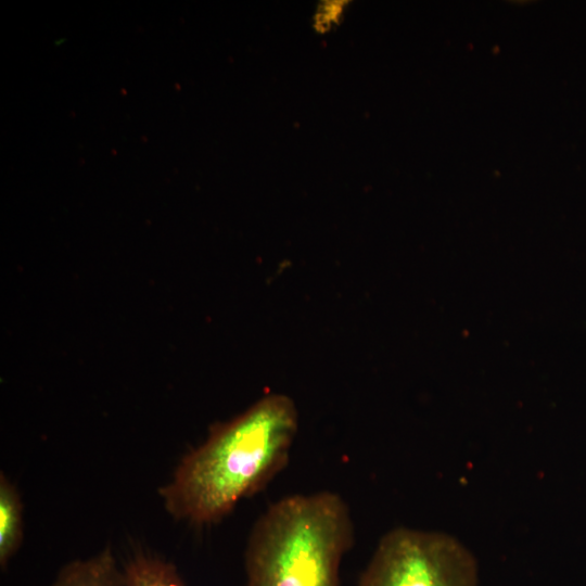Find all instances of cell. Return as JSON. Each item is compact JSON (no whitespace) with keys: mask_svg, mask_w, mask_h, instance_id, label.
I'll return each mask as SVG.
<instances>
[{"mask_svg":"<svg viewBox=\"0 0 586 586\" xmlns=\"http://www.w3.org/2000/svg\"><path fill=\"white\" fill-rule=\"evenodd\" d=\"M124 569L117 564L110 546L87 559H76L62 566L50 586H124Z\"/></svg>","mask_w":586,"mask_h":586,"instance_id":"cell-4","label":"cell"},{"mask_svg":"<svg viewBox=\"0 0 586 586\" xmlns=\"http://www.w3.org/2000/svg\"><path fill=\"white\" fill-rule=\"evenodd\" d=\"M358 586H479L477 564L449 534L395 527L380 538Z\"/></svg>","mask_w":586,"mask_h":586,"instance_id":"cell-3","label":"cell"},{"mask_svg":"<svg viewBox=\"0 0 586 586\" xmlns=\"http://www.w3.org/2000/svg\"><path fill=\"white\" fill-rule=\"evenodd\" d=\"M297 430L296 406L283 394L265 395L234 419L212 426L160 487L166 511L194 526L219 522L286 467Z\"/></svg>","mask_w":586,"mask_h":586,"instance_id":"cell-1","label":"cell"},{"mask_svg":"<svg viewBox=\"0 0 586 586\" xmlns=\"http://www.w3.org/2000/svg\"><path fill=\"white\" fill-rule=\"evenodd\" d=\"M351 0H319L310 15V28L319 36L335 31L345 21Z\"/></svg>","mask_w":586,"mask_h":586,"instance_id":"cell-7","label":"cell"},{"mask_svg":"<svg viewBox=\"0 0 586 586\" xmlns=\"http://www.w3.org/2000/svg\"><path fill=\"white\" fill-rule=\"evenodd\" d=\"M23 504L10 480L0 475V564L5 568L23 542Z\"/></svg>","mask_w":586,"mask_h":586,"instance_id":"cell-5","label":"cell"},{"mask_svg":"<svg viewBox=\"0 0 586 586\" xmlns=\"http://www.w3.org/2000/svg\"><path fill=\"white\" fill-rule=\"evenodd\" d=\"M354 538L349 508L339 494L285 496L272 502L250 532L246 586H339Z\"/></svg>","mask_w":586,"mask_h":586,"instance_id":"cell-2","label":"cell"},{"mask_svg":"<svg viewBox=\"0 0 586 586\" xmlns=\"http://www.w3.org/2000/svg\"><path fill=\"white\" fill-rule=\"evenodd\" d=\"M124 574V586H186L175 564L148 553L135 555Z\"/></svg>","mask_w":586,"mask_h":586,"instance_id":"cell-6","label":"cell"}]
</instances>
